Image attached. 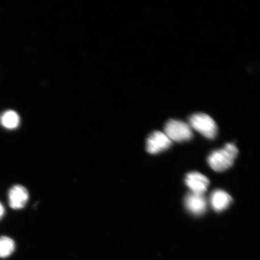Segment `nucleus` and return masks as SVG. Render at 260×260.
<instances>
[{
  "label": "nucleus",
  "mask_w": 260,
  "mask_h": 260,
  "mask_svg": "<svg viewBox=\"0 0 260 260\" xmlns=\"http://www.w3.org/2000/svg\"><path fill=\"white\" fill-rule=\"evenodd\" d=\"M232 201V198L222 190H216L211 194V206L217 212L225 210L229 207Z\"/></svg>",
  "instance_id": "6e6552de"
},
{
  "label": "nucleus",
  "mask_w": 260,
  "mask_h": 260,
  "mask_svg": "<svg viewBox=\"0 0 260 260\" xmlns=\"http://www.w3.org/2000/svg\"><path fill=\"white\" fill-rule=\"evenodd\" d=\"M189 122L191 127L200 133L204 137L209 139L216 137L217 133L216 123L212 118L206 114H194L190 116Z\"/></svg>",
  "instance_id": "f03ea898"
},
{
  "label": "nucleus",
  "mask_w": 260,
  "mask_h": 260,
  "mask_svg": "<svg viewBox=\"0 0 260 260\" xmlns=\"http://www.w3.org/2000/svg\"><path fill=\"white\" fill-rule=\"evenodd\" d=\"M5 208L3 207V204L0 203V219L2 218V217L4 216L5 214Z\"/></svg>",
  "instance_id": "9b49d317"
},
{
  "label": "nucleus",
  "mask_w": 260,
  "mask_h": 260,
  "mask_svg": "<svg viewBox=\"0 0 260 260\" xmlns=\"http://www.w3.org/2000/svg\"><path fill=\"white\" fill-rule=\"evenodd\" d=\"M184 202L187 209L194 215H202L206 212L207 202L203 194L188 193L185 198Z\"/></svg>",
  "instance_id": "423d86ee"
},
{
  "label": "nucleus",
  "mask_w": 260,
  "mask_h": 260,
  "mask_svg": "<svg viewBox=\"0 0 260 260\" xmlns=\"http://www.w3.org/2000/svg\"><path fill=\"white\" fill-rule=\"evenodd\" d=\"M171 145L172 141L164 133L156 131L149 135L147 139L146 151L152 154H158L167 150Z\"/></svg>",
  "instance_id": "20e7f679"
},
{
  "label": "nucleus",
  "mask_w": 260,
  "mask_h": 260,
  "mask_svg": "<svg viewBox=\"0 0 260 260\" xmlns=\"http://www.w3.org/2000/svg\"><path fill=\"white\" fill-rule=\"evenodd\" d=\"M165 134L171 141L177 142L190 141L193 138L190 126L183 121L170 120L165 127Z\"/></svg>",
  "instance_id": "7ed1b4c3"
},
{
  "label": "nucleus",
  "mask_w": 260,
  "mask_h": 260,
  "mask_svg": "<svg viewBox=\"0 0 260 260\" xmlns=\"http://www.w3.org/2000/svg\"><path fill=\"white\" fill-rule=\"evenodd\" d=\"M15 242L8 237H0V257L6 258L14 251Z\"/></svg>",
  "instance_id": "9d476101"
},
{
  "label": "nucleus",
  "mask_w": 260,
  "mask_h": 260,
  "mask_svg": "<svg viewBox=\"0 0 260 260\" xmlns=\"http://www.w3.org/2000/svg\"><path fill=\"white\" fill-rule=\"evenodd\" d=\"M28 192L20 185H16L9 191V203L13 209L19 210L24 207L28 200Z\"/></svg>",
  "instance_id": "0eeeda50"
},
{
  "label": "nucleus",
  "mask_w": 260,
  "mask_h": 260,
  "mask_svg": "<svg viewBox=\"0 0 260 260\" xmlns=\"http://www.w3.org/2000/svg\"><path fill=\"white\" fill-rule=\"evenodd\" d=\"M20 119H19V115L14 111L12 110H9L3 114L0 118V122L2 125L6 128L13 129L17 128Z\"/></svg>",
  "instance_id": "1a4fd4ad"
},
{
  "label": "nucleus",
  "mask_w": 260,
  "mask_h": 260,
  "mask_svg": "<svg viewBox=\"0 0 260 260\" xmlns=\"http://www.w3.org/2000/svg\"><path fill=\"white\" fill-rule=\"evenodd\" d=\"M238 154L235 145L227 144L224 148L213 151L208 158V162L214 171H224L232 167Z\"/></svg>",
  "instance_id": "f257e3e1"
},
{
  "label": "nucleus",
  "mask_w": 260,
  "mask_h": 260,
  "mask_svg": "<svg viewBox=\"0 0 260 260\" xmlns=\"http://www.w3.org/2000/svg\"><path fill=\"white\" fill-rule=\"evenodd\" d=\"M185 183L191 192L203 194L207 191L210 181L207 177L200 172H191L187 174Z\"/></svg>",
  "instance_id": "39448f33"
}]
</instances>
